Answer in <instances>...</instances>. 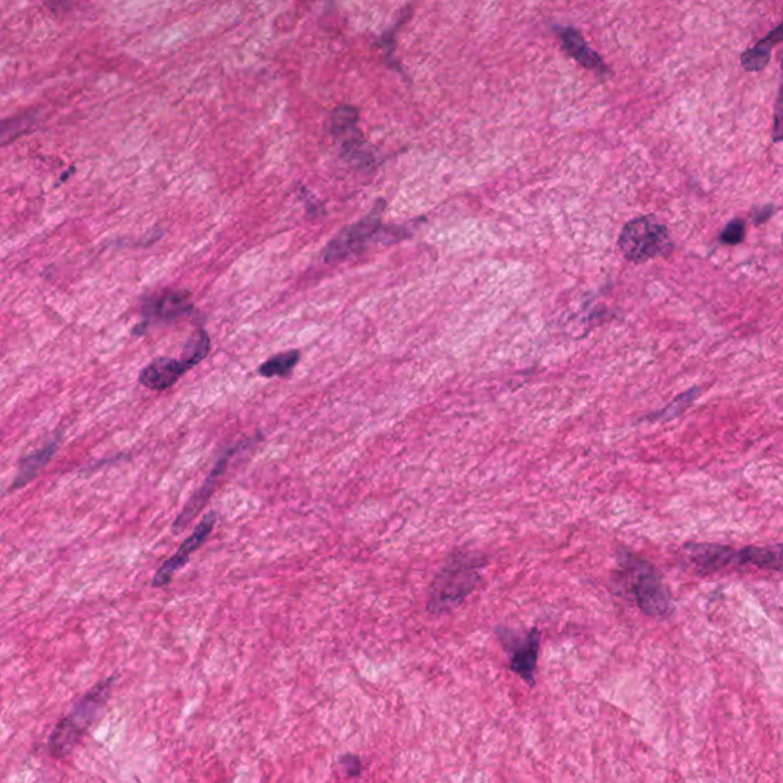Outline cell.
<instances>
[{
    "label": "cell",
    "mask_w": 783,
    "mask_h": 783,
    "mask_svg": "<svg viewBox=\"0 0 783 783\" xmlns=\"http://www.w3.org/2000/svg\"><path fill=\"white\" fill-rule=\"evenodd\" d=\"M614 585L617 592L634 601L644 615L666 619L675 612V603L657 566L628 548L617 552Z\"/></svg>",
    "instance_id": "obj_1"
},
{
    "label": "cell",
    "mask_w": 783,
    "mask_h": 783,
    "mask_svg": "<svg viewBox=\"0 0 783 783\" xmlns=\"http://www.w3.org/2000/svg\"><path fill=\"white\" fill-rule=\"evenodd\" d=\"M487 563L489 559L478 550L458 548L451 552L429 588L427 612L438 617L462 605L482 580Z\"/></svg>",
    "instance_id": "obj_2"
},
{
    "label": "cell",
    "mask_w": 783,
    "mask_h": 783,
    "mask_svg": "<svg viewBox=\"0 0 783 783\" xmlns=\"http://www.w3.org/2000/svg\"><path fill=\"white\" fill-rule=\"evenodd\" d=\"M114 679L115 678H107L106 681L98 682L74 706L71 713L58 722L48 742L49 753L53 758L64 759L73 753V749L106 706Z\"/></svg>",
    "instance_id": "obj_3"
},
{
    "label": "cell",
    "mask_w": 783,
    "mask_h": 783,
    "mask_svg": "<svg viewBox=\"0 0 783 783\" xmlns=\"http://www.w3.org/2000/svg\"><path fill=\"white\" fill-rule=\"evenodd\" d=\"M619 245L624 257L634 262L669 256L673 250L668 227L653 216L629 221L619 234Z\"/></svg>",
    "instance_id": "obj_4"
},
{
    "label": "cell",
    "mask_w": 783,
    "mask_h": 783,
    "mask_svg": "<svg viewBox=\"0 0 783 783\" xmlns=\"http://www.w3.org/2000/svg\"><path fill=\"white\" fill-rule=\"evenodd\" d=\"M357 122L358 112L355 107L348 104L337 107L332 116V132L342 141L346 160L358 169L371 170L377 164V154L372 145L364 140Z\"/></svg>",
    "instance_id": "obj_5"
},
{
    "label": "cell",
    "mask_w": 783,
    "mask_h": 783,
    "mask_svg": "<svg viewBox=\"0 0 783 783\" xmlns=\"http://www.w3.org/2000/svg\"><path fill=\"white\" fill-rule=\"evenodd\" d=\"M496 634L510 657V670L522 678L530 686H534L540 649V630L532 628L525 634H518L513 629L499 626Z\"/></svg>",
    "instance_id": "obj_6"
},
{
    "label": "cell",
    "mask_w": 783,
    "mask_h": 783,
    "mask_svg": "<svg viewBox=\"0 0 783 783\" xmlns=\"http://www.w3.org/2000/svg\"><path fill=\"white\" fill-rule=\"evenodd\" d=\"M261 440L262 435L259 433L256 438H250V440L243 441V442H237V444L232 445L230 449L223 451V455L219 456V460L216 461L213 470H212L207 478H205L203 485L194 491L193 496L189 499V502L185 503L184 508H183V511L178 514V518H176L173 527H172L173 532H179L185 530V528L189 527V523L192 522L199 513H201V510L207 505L208 501L212 499L214 491L218 490L219 484H221V481H223V474L227 473L228 465L232 462L233 458H234L239 451H243V449H248L250 445L256 444V442H259Z\"/></svg>",
    "instance_id": "obj_7"
},
{
    "label": "cell",
    "mask_w": 783,
    "mask_h": 783,
    "mask_svg": "<svg viewBox=\"0 0 783 783\" xmlns=\"http://www.w3.org/2000/svg\"><path fill=\"white\" fill-rule=\"evenodd\" d=\"M192 295L187 291L167 290L158 294L150 295L145 299L141 308V322L134 334L143 335L147 328L155 324H170L178 320L189 317L193 312Z\"/></svg>",
    "instance_id": "obj_8"
},
{
    "label": "cell",
    "mask_w": 783,
    "mask_h": 783,
    "mask_svg": "<svg viewBox=\"0 0 783 783\" xmlns=\"http://www.w3.org/2000/svg\"><path fill=\"white\" fill-rule=\"evenodd\" d=\"M382 207L373 208L372 212L362 219L360 223H353L351 227L344 228L343 232L340 233L339 236L335 237L334 241L329 243L328 247L323 252V259L326 262H340L360 253L366 247V243H371L373 237L380 234L382 230Z\"/></svg>",
    "instance_id": "obj_9"
},
{
    "label": "cell",
    "mask_w": 783,
    "mask_h": 783,
    "mask_svg": "<svg viewBox=\"0 0 783 783\" xmlns=\"http://www.w3.org/2000/svg\"><path fill=\"white\" fill-rule=\"evenodd\" d=\"M682 552L698 576H711L733 566H747L744 548L736 550L716 543H686Z\"/></svg>",
    "instance_id": "obj_10"
},
{
    "label": "cell",
    "mask_w": 783,
    "mask_h": 783,
    "mask_svg": "<svg viewBox=\"0 0 783 783\" xmlns=\"http://www.w3.org/2000/svg\"><path fill=\"white\" fill-rule=\"evenodd\" d=\"M216 522H218V513L216 511H210V513L203 516V520L196 525L193 532L181 543L178 551L174 552L173 556L170 557L169 560H165L160 566V570H156L155 577L152 580L154 588H164V586L169 585L174 574L187 565L190 556L193 552L198 551L199 548L203 547V543L207 541L208 537L213 531Z\"/></svg>",
    "instance_id": "obj_11"
},
{
    "label": "cell",
    "mask_w": 783,
    "mask_h": 783,
    "mask_svg": "<svg viewBox=\"0 0 783 783\" xmlns=\"http://www.w3.org/2000/svg\"><path fill=\"white\" fill-rule=\"evenodd\" d=\"M185 372H189V369L181 360L160 357L141 371L138 382L150 391L164 392L174 386Z\"/></svg>",
    "instance_id": "obj_12"
},
{
    "label": "cell",
    "mask_w": 783,
    "mask_h": 783,
    "mask_svg": "<svg viewBox=\"0 0 783 783\" xmlns=\"http://www.w3.org/2000/svg\"><path fill=\"white\" fill-rule=\"evenodd\" d=\"M60 441H62V436L55 435L44 447H40L39 450L33 451L31 455L22 458L19 467H17V474L13 479V484H11L10 490H8L10 493L11 491L24 489L25 485H28L51 462L54 455L60 449Z\"/></svg>",
    "instance_id": "obj_13"
},
{
    "label": "cell",
    "mask_w": 783,
    "mask_h": 783,
    "mask_svg": "<svg viewBox=\"0 0 783 783\" xmlns=\"http://www.w3.org/2000/svg\"><path fill=\"white\" fill-rule=\"evenodd\" d=\"M557 33H559L563 48H565L566 53L570 54V57L576 58L577 62L583 64L585 68L595 69L599 73L606 71V66L601 57H600L599 54L595 53L594 49H590L588 46L585 39L581 37L580 33L577 29L565 26V28H559Z\"/></svg>",
    "instance_id": "obj_14"
},
{
    "label": "cell",
    "mask_w": 783,
    "mask_h": 783,
    "mask_svg": "<svg viewBox=\"0 0 783 783\" xmlns=\"http://www.w3.org/2000/svg\"><path fill=\"white\" fill-rule=\"evenodd\" d=\"M780 40H782V24L778 25L767 37L759 40L753 48L747 49L742 54V57H740L742 68L748 73L762 71L768 64L771 51Z\"/></svg>",
    "instance_id": "obj_15"
},
{
    "label": "cell",
    "mask_w": 783,
    "mask_h": 783,
    "mask_svg": "<svg viewBox=\"0 0 783 783\" xmlns=\"http://www.w3.org/2000/svg\"><path fill=\"white\" fill-rule=\"evenodd\" d=\"M300 351L291 349L268 358L259 366L257 373L263 378H288L300 362Z\"/></svg>",
    "instance_id": "obj_16"
},
{
    "label": "cell",
    "mask_w": 783,
    "mask_h": 783,
    "mask_svg": "<svg viewBox=\"0 0 783 783\" xmlns=\"http://www.w3.org/2000/svg\"><path fill=\"white\" fill-rule=\"evenodd\" d=\"M210 351H212V340L208 337L205 329L199 328L194 331L193 334L190 335L179 360L185 364V368L192 371L199 363H203V360L208 357Z\"/></svg>",
    "instance_id": "obj_17"
},
{
    "label": "cell",
    "mask_w": 783,
    "mask_h": 783,
    "mask_svg": "<svg viewBox=\"0 0 783 783\" xmlns=\"http://www.w3.org/2000/svg\"><path fill=\"white\" fill-rule=\"evenodd\" d=\"M747 566H755L758 570H776L782 568L780 545L776 547H745Z\"/></svg>",
    "instance_id": "obj_18"
},
{
    "label": "cell",
    "mask_w": 783,
    "mask_h": 783,
    "mask_svg": "<svg viewBox=\"0 0 783 783\" xmlns=\"http://www.w3.org/2000/svg\"><path fill=\"white\" fill-rule=\"evenodd\" d=\"M35 123V112H26L0 122V147L24 135Z\"/></svg>",
    "instance_id": "obj_19"
},
{
    "label": "cell",
    "mask_w": 783,
    "mask_h": 783,
    "mask_svg": "<svg viewBox=\"0 0 783 783\" xmlns=\"http://www.w3.org/2000/svg\"><path fill=\"white\" fill-rule=\"evenodd\" d=\"M699 392L701 389H698V387H691L689 391L681 393L679 397L675 398L670 404L664 407L662 411H657V413H653V415L646 416V420L648 421H668L672 420V418H677L678 415H681L682 411L689 409V407L693 404V401L697 400L698 395H699Z\"/></svg>",
    "instance_id": "obj_20"
},
{
    "label": "cell",
    "mask_w": 783,
    "mask_h": 783,
    "mask_svg": "<svg viewBox=\"0 0 783 783\" xmlns=\"http://www.w3.org/2000/svg\"><path fill=\"white\" fill-rule=\"evenodd\" d=\"M744 237L745 223L742 219H735L724 228V232L720 234V241L727 245H738L744 241Z\"/></svg>",
    "instance_id": "obj_21"
},
{
    "label": "cell",
    "mask_w": 783,
    "mask_h": 783,
    "mask_svg": "<svg viewBox=\"0 0 783 783\" xmlns=\"http://www.w3.org/2000/svg\"><path fill=\"white\" fill-rule=\"evenodd\" d=\"M340 764H342L349 778H358L362 774V769H363V762L355 755L342 756Z\"/></svg>",
    "instance_id": "obj_22"
},
{
    "label": "cell",
    "mask_w": 783,
    "mask_h": 783,
    "mask_svg": "<svg viewBox=\"0 0 783 783\" xmlns=\"http://www.w3.org/2000/svg\"><path fill=\"white\" fill-rule=\"evenodd\" d=\"M773 214V207H764L760 208L758 213H755V223H764L765 221H768L769 216Z\"/></svg>",
    "instance_id": "obj_23"
},
{
    "label": "cell",
    "mask_w": 783,
    "mask_h": 783,
    "mask_svg": "<svg viewBox=\"0 0 783 783\" xmlns=\"http://www.w3.org/2000/svg\"><path fill=\"white\" fill-rule=\"evenodd\" d=\"M774 141H780V107L776 109V118H774Z\"/></svg>",
    "instance_id": "obj_24"
}]
</instances>
